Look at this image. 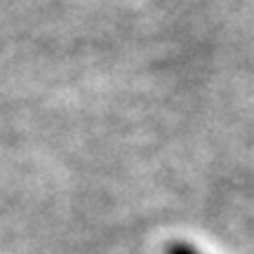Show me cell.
<instances>
[{
  "instance_id": "6da1fadb",
  "label": "cell",
  "mask_w": 254,
  "mask_h": 254,
  "mask_svg": "<svg viewBox=\"0 0 254 254\" xmlns=\"http://www.w3.org/2000/svg\"><path fill=\"white\" fill-rule=\"evenodd\" d=\"M165 254H200L195 247L186 245V243H172V245L165 247Z\"/></svg>"
}]
</instances>
